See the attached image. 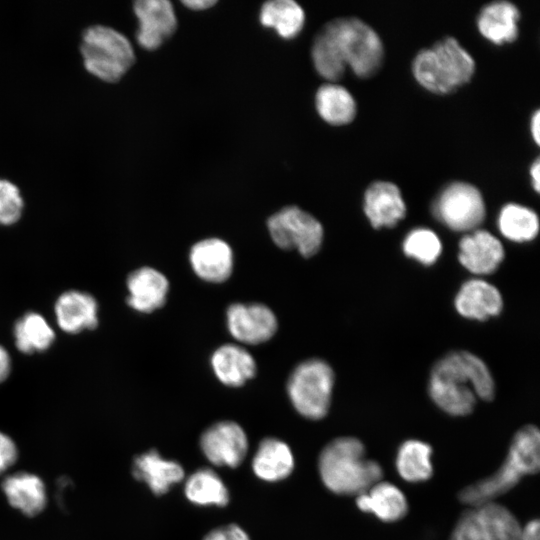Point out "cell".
<instances>
[{
    "instance_id": "obj_11",
    "label": "cell",
    "mask_w": 540,
    "mask_h": 540,
    "mask_svg": "<svg viewBox=\"0 0 540 540\" xmlns=\"http://www.w3.org/2000/svg\"><path fill=\"white\" fill-rule=\"evenodd\" d=\"M226 321L232 337L250 345L270 340L278 328L274 312L262 303H233L226 311Z\"/></svg>"
},
{
    "instance_id": "obj_30",
    "label": "cell",
    "mask_w": 540,
    "mask_h": 540,
    "mask_svg": "<svg viewBox=\"0 0 540 540\" xmlns=\"http://www.w3.org/2000/svg\"><path fill=\"white\" fill-rule=\"evenodd\" d=\"M497 227L508 240L528 242L533 240L539 232V218L533 209L511 202L500 209Z\"/></svg>"
},
{
    "instance_id": "obj_34",
    "label": "cell",
    "mask_w": 540,
    "mask_h": 540,
    "mask_svg": "<svg viewBox=\"0 0 540 540\" xmlns=\"http://www.w3.org/2000/svg\"><path fill=\"white\" fill-rule=\"evenodd\" d=\"M24 210V199L19 187L13 182L0 178V225L17 223Z\"/></svg>"
},
{
    "instance_id": "obj_25",
    "label": "cell",
    "mask_w": 540,
    "mask_h": 540,
    "mask_svg": "<svg viewBox=\"0 0 540 540\" xmlns=\"http://www.w3.org/2000/svg\"><path fill=\"white\" fill-rule=\"evenodd\" d=\"M315 107L319 116L334 126L352 122L357 114V103L352 93L336 82L322 84L315 94Z\"/></svg>"
},
{
    "instance_id": "obj_31",
    "label": "cell",
    "mask_w": 540,
    "mask_h": 540,
    "mask_svg": "<svg viewBox=\"0 0 540 540\" xmlns=\"http://www.w3.org/2000/svg\"><path fill=\"white\" fill-rule=\"evenodd\" d=\"M186 498L200 506H225L229 492L222 479L211 469L202 468L192 473L184 486Z\"/></svg>"
},
{
    "instance_id": "obj_35",
    "label": "cell",
    "mask_w": 540,
    "mask_h": 540,
    "mask_svg": "<svg viewBox=\"0 0 540 540\" xmlns=\"http://www.w3.org/2000/svg\"><path fill=\"white\" fill-rule=\"evenodd\" d=\"M18 458V449L8 435L0 431V474L8 470Z\"/></svg>"
},
{
    "instance_id": "obj_37",
    "label": "cell",
    "mask_w": 540,
    "mask_h": 540,
    "mask_svg": "<svg viewBox=\"0 0 540 540\" xmlns=\"http://www.w3.org/2000/svg\"><path fill=\"white\" fill-rule=\"evenodd\" d=\"M539 532V520L532 519L521 528L520 540H539Z\"/></svg>"
},
{
    "instance_id": "obj_1",
    "label": "cell",
    "mask_w": 540,
    "mask_h": 540,
    "mask_svg": "<svg viewBox=\"0 0 540 540\" xmlns=\"http://www.w3.org/2000/svg\"><path fill=\"white\" fill-rule=\"evenodd\" d=\"M428 391L432 401L451 416L470 414L477 398L491 401L495 383L485 362L467 351H454L433 366Z\"/></svg>"
},
{
    "instance_id": "obj_14",
    "label": "cell",
    "mask_w": 540,
    "mask_h": 540,
    "mask_svg": "<svg viewBox=\"0 0 540 540\" xmlns=\"http://www.w3.org/2000/svg\"><path fill=\"white\" fill-rule=\"evenodd\" d=\"M363 210L372 227H394L406 215L400 188L391 181L376 180L364 192Z\"/></svg>"
},
{
    "instance_id": "obj_29",
    "label": "cell",
    "mask_w": 540,
    "mask_h": 540,
    "mask_svg": "<svg viewBox=\"0 0 540 540\" xmlns=\"http://www.w3.org/2000/svg\"><path fill=\"white\" fill-rule=\"evenodd\" d=\"M16 348L24 354L44 352L54 340L55 332L43 315L27 312L20 317L13 329Z\"/></svg>"
},
{
    "instance_id": "obj_22",
    "label": "cell",
    "mask_w": 540,
    "mask_h": 540,
    "mask_svg": "<svg viewBox=\"0 0 540 540\" xmlns=\"http://www.w3.org/2000/svg\"><path fill=\"white\" fill-rule=\"evenodd\" d=\"M132 473L156 495L165 494L184 478L182 466L176 461L164 459L156 450L137 456L133 461Z\"/></svg>"
},
{
    "instance_id": "obj_12",
    "label": "cell",
    "mask_w": 540,
    "mask_h": 540,
    "mask_svg": "<svg viewBox=\"0 0 540 540\" xmlns=\"http://www.w3.org/2000/svg\"><path fill=\"white\" fill-rule=\"evenodd\" d=\"M200 447L212 464L235 468L242 463L247 454L248 439L239 424L220 421L203 432Z\"/></svg>"
},
{
    "instance_id": "obj_8",
    "label": "cell",
    "mask_w": 540,
    "mask_h": 540,
    "mask_svg": "<svg viewBox=\"0 0 540 540\" xmlns=\"http://www.w3.org/2000/svg\"><path fill=\"white\" fill-rule=\"evenodd\" d=\"M433 216L449 229L457 232L473 231L486 215L481 191L465 181L447 184L433 200Z\"/></svg>"
},
{
    "instance_id": "obj_33",
    "label": "cell",
    "mask_w": 540,
    "mask_h": 540,
    "mask_svg": "<svg viewBox=\"0 0 540 540\" xmlns=\"http://www.w3.org/2000/svg\"><path fill=\"white\" fill-rule=\"evenodd\" d=\"M402 248L406 256L423 265H432L442 252V243L434 231L419 227L406 235Z\"/></svg>"
},
{
    "instance_id": "obj_32",
    "label": "cell",
    "mask_w": 540,
    "mask_h": 540,
    "mask_svg": "<svg viewBox=\"0 0 540 540\" xmlns=\"http://www.w3.org/2000/svg\"><path fill=\"white\" fill-rule=\"evenodd\" d=\"M311 57L317 73L329 82H336L343 76L346 66L323 28L313 41Z\"/></svg>"
},
{
    "instance_id": "obj_7",
    "label": "cell",
    "mask_w": 540,
    "mask_h": 540,
    "mask_svg": "<svg viewBox=\"0 0 540 540\" xmlns=\"http://www.w3.org/2000/svg\"><path fill=\"white\" fill-rule=\"evenodd\" d=\"M334 379L333 369L322 359L299 363L287 381V393L296 411L311 420L324 418L330 408Z\"/></svg>"
},
{
    "instance_id": "obj_41",
    "label": "cell",
    "mask_w": 540,
    "mask_h": 540,
    "mask_svg": "<svg viewBox=\"0 0 540 540\" xmlns=\"http://www.w3.org/2000/svg\"><path fill=\"white\" fill-rule=\"evenodd\" d=\"M217 1L215 0H185L182 4L190 10L202 11L213 7Z\"/></svg>"
},
{
    "instance_id": "obj_4",
    "label": "cell",
    "mask_w": 540,
    "mask_h": 540,
    "mask_svg": "<svg viewBox=\"0 0 540 540\" xmlns=\"http://www.w3.org/2000/svg\"><path fill=\"white\" fill-rule=\"evenodd\" d=\"M417 83L431 93L450 94L472 79L476 62L453 36L419 50L411 64Z\"/></svg>"
},
{
    "instance_id": "obj_17",
    "label": "cell",
    "mask_w": 540,
    "mask_h": 540,
    "mask_svg": "<svg viewBox=\"0 0 540 540\" xmlns=\"http://www.w3.org/2000/svg\"><path fill=\"white\" fill-rule=\"evenodd\" d=\"M99 307L96 299L80 290H68L57 298L54 314L58 327L68 334H78L97 327Z\"/></svg>"
},
{
    "instance_id": "obj_15",
    "label": "cell",
    "mask_w": 540,
    "mask_h": 540,
    "mask_svg": "<svg viewBox=\"0 0 540 540\" xmlns=\"http://www.w3.org/2000/svg\"><path fill=\"white\" fill-rule=\"evenodd\" d=\"M504 255L501 241L487 230L475 229L459 241L458 260L474 274L493 273L500 266Z\"/></svg>"
},
{
    "instance_id": "obj_18",
    "label": "cell",
    "mask_w": 540,
    "mask_h": 540,
    "mask_svg": "<svg viewBox=\"0 0 540 540\" xmlns=\"http://www.w3.org/2000/svg\"><path fill=\"white\" fill-rule=\"evenodd\" d=\"M127 304L140 313H151L161 308L167 298L169 282L163 273L144 266L132 271L126 280Z\"/></svg>"
},
{
    "instance_id": "obj_6",
    "label": "cell",
    "mask_w": 540,
    "mask_h": 540,
    "mask_svg": "<svg viewBox=\"0 0 540 540\" xmlns=\"http://www.w3.org/2000/svg\"><path fill=\"white\" fill-rule=\"evenodd\" d=\"M80 53L87 72L106 83L121 80L135 61L129 39L116 29L101 24L84 30Z\"/></svg>"
},
{
    "instance_id": "obj_38",
    "label": "cell",
    "mask_w": 540,
    "mask_h": 540,
    "mask_svg": "<svg viewBox=\"0 0 540 540\" xmlns=\"http://www.w3.org/2000/svg\"><path fill=\"white\" fill-rule=\"evenodd\" d=\"M11 357L8 351L0 345V383L4 382L11 372Z\"/></svg>"
},
{
    "instance_id": "obj_16",
    "label": "cell",
    "mask_w": 540,
    "mask_h": 540,
    "mask_svg": "<svg viewBox=\"0 0 540 540\" xmlns=\"http://www.w3.org/2000/svg\"><path fill=\"white\" fill-rule=\"evenodd\" d=\"M194 273L210 283L226 281L233 271V252L230 245L219 238H206L195 243L189 253Z\"/></svg>"
},
{
    "instance_id": "obj_40",
    "label": "cell",
    "mask_w": 540,
    "mask_h": 540,
    "mask_svg": "<svg viewBox=\"0 0 540 540\" xmlns=\"http://www.w3.org/2000/svg\"><path fill=\"white\" fill-rule=\"evenodd\" d=\"M530 133L536 145L540 144V110L536 109L530 118Z\"/></svg>"
},
{
    "instance_id": "obj_24",
    "label": "cell",
    "mask_w": 540,
    "mask_h": 540,
    "mask_svg": "<svg viewBox=\"0 0 540 540\" xmlns=\"http://www.w3.org/2000/svg\"><path fill=\"white\" fill-rule=\"evenodd\" d=\"M2 490L9 504L28 517L41 513L47 504L43 481L29 472L7 476L2 482Z\"/></svg>"
},
{
    "instance_id": "obj_10",
    "label": "cell",
    "mask_w": 540,
    "mask_h": 540,
    "mask_svg": "<svg viewBox=\"0 0 540 540\" xmlns=\"http://www.w3.org/2000/svg\"><path fill=\"white\" fill-rule=\"evenodd\" d=\"M267 227L275 245L284 250H296L303 257L315 255L323 242L321 223L297 206L283 207L271 215Z\"/></svg>"
},
{
    "instance_id": "obj_23",
    "label": "cell",
    "mask_w": 540,
    "mask_h": 540,
    "mask_svg": "<svg viewBox=\"0 0 540 540\" xmlns=\"http://www.w3.org/2000/svg\"><path fill=\"white\" fill-rule=\"evenodd\" d=\"M356 505L362 512L388 523L401 520L408 512L405 494L394 484L384 481L357 495Z\"/></svg>"
},
{
    "instance_id": "obj_19",
    "label": "cell",
    "mask_w": 540,
    "mask_h": 540,
    "mask_svg": "<svg viewBox=\"0 0 540 540\" xmlns=\"http://www.w3.org/2000/svg\"><path fill=\"white\" fill-rule=\"evenodd\" d=\"M519 8L507 0H497L485 4L476 18L479 33L488 41L503 45L511 43L519 35Z\"/></svg>"
},
{
    "instance_id": "obj_36",
    "label": "cell",
    "mask_w": 540,
    "mask_h": 540,
    "mask_svg": "<svg viewBox=\"0 0 540 540\" xmlns=\"http://www.w3.org/2000/svg\"><path fill=\"white\" fill-rule=\"evenodd\" d=\"M203 540H250L238 525L230 524L210 531Z\"/></svg>"
},
{
    "instance_id": "obj_26",
    "label": "cell",
    "mask_w": 540,
    "mask_h": 540,
    "mask_svg": "<svg viewBox=\"0 0 540 540\" xmlns=\"http://www.w3.org/2000/svg\"><path fill=\"white\" fill-rule=\"evenodd\" d=\"M255 475L268 482L288 477L294 468V457L290 447L276 438H266L258 446L252 461Z\"/></svg>"
},
{
    "instance_id": "obj_9",
    "label": "cell",
    "mask_w": 540,
    "mask_h": 540,
    "mask_svg": "<svg viewBox=\"0 0 540 540\" xmlns=\"http://www.w3.org/2000/svg\"><path fill=\"white\" fill-rule=\"evenodd\" d=\"M521 528L516 516L494 501L462 513L449 540H520Z\"/></svg>"
},
{
    "instance_id": "obj_5",
    "label": "cell",
    "mask_w": 540,
    "mask_h": 540,
    "mask_svg": "<svg viewBox=\"0 0 540 540\" xmlns=\"http://www.w3.org/2000/svg\"><path fill=\"white\" fill-rule=\"evenodd\" d=\"M332 39L345 66L360 78L374 75L381 67L384 46L378 33L358 17H339L322 27Z\"/></svg>"
},
{
    "instance_id": "obj_3",
    "label": "cell",
    "mask_w": 540,
    "mask_h": 540,
    "mask_svg": "<svg viewBox=\"0 0 540 540\" xmlns=\"http://www.w3.org/2000/svg\"><path fill=\"white\" fill-rule=\"evenodd\" d=\"M540 468V432L525 425L514 435L501 467L490 476L463 488L458 498L470 507L494 502L514 488L522 477L536 474Z\"/></svg>"
},
{
    "instance_id": "obj_2",
    "label": "cell",
    "mask_w": 540,
    "mask_h": 540,
    "mask_svg": "<svg viewBox=\"0 0 540 540\" xmlns=\"http://www.w3.org/2000/svg\"><path fill=\"white\" fill-rule=\"evenodd\" d=\"M318 470L323 484L339 495H359L381 481V465L366 457L364 444L356 437H339L321 451Z\"/></svg>"
},
{
    "instance_id": "obj_13",
    "label": "cell",
    "mask_w": 540,
    "mask_h": 540,
    "mask_svg": "<svg viewBox=\"0 0 540 540\" xmlns=\"http://www.w3.org/2000/svg\"><path fill=\"white\" fill-rule=\"evenodd\" d=\"M133 10L138 20L137 43L145 50L158 49L177 27L172 3L167 0H138Z\"/></svg>"
},
{
    "instance_id": "obj_28",
    "label": "cell",
    "mask_w": 540,
    "mask_h": 540,
    "mask_svg": "<svg viewBox=\"0 0 540 540\" xmlns=\"http://www.w3.org/2000/svg\"><path fill=\"white\" fill-rule=\"evenodd\" d=\"M259 19L264 27L272 28L281 38L290 40L302 31L305 13L293 0H273L262 5Z\"/></svg>"
},
{
    "instance_id": "obj_20",
    "label": "cell",
    "mask_w": 540,
    "mask_h": 540,
    "mask_svg": "<svg viewBox=\"0 0 540 540\" xmlns=\"http://www.w3.org/2000/svg\"><path fill=\"white\" fill-rule=\"evenodd\" d=\"M454 304L461 316L484 321L500 314L503 299L499 290L491 283L481 279H471L461 286Z\"/></svg>"
},
{
    "instance_id": "obj_21",
    "label": "cell",
    "mask_w": 540,
    "mask_h": 540,
    "mask_svg": "<svg viewBox=\"0 0 540 540\" xmlns=\"http://www.w3.org/2000/svg\"><path fill=\"white\" fill-rule=\"evenodd\" d=\"M217 379L229 387H239L252 379L257 370L253 356L238 344L219 346L210 359Z\"/></svg>"
},
{
    "instance_id": "obj_27",
    "label": "cell",
    "mask_w": 540,
    "mask_h": 540,
    "mask_svg": "<svg viewBox=\"0 0 540 540\" xmlns=\"http://www.w3.org/2000/svg\"><path fill=\"white\" fill-rule=\"evenodd\" d=\"M432 447L418 439H408L398 447L395 467L399 476L410 483L427 481L433 474Z\"/></svg>"
},
{
    "instance_id": "obj_39",
    "label": "cell",
    "mask_w": 540,
    "mask_h": 540,
    "mask_svg": "<svg viewBox=\"0 0 540 540\" xmlns=\"http://www.w3.org/2000/svg\"><path fill=\"white\" fill-rule=\"evenodd\" d=\"M531 185L536 193L540 191V158L536 157L529 167Z\"/></svg>"
}]
</instances>
